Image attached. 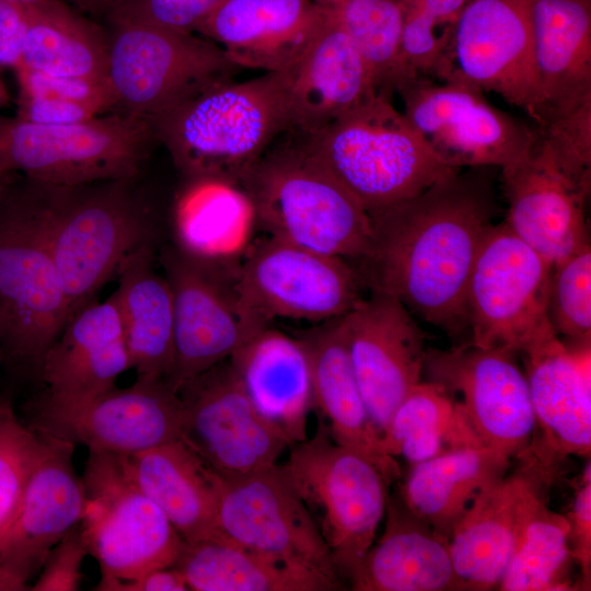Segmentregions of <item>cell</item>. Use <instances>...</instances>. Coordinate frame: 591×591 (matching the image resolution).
Instances as JSON below:
<instances>
[{"instance_id":"52","label":"cell","mask_w":591,"mask_h":591,"mask_svg":"<svg viewBox=\"0 0 591 591\" xmlns=\"http://www.w3.org/2000/svg\"><path fill=\"white\" fill-rule=\"evenodd\" d=\"M26 590L22 584H20L15 579H13L0 564V591H18Z\"/></svg>"},{"instance_id":"51","label":"cell","mask_w":591,"mask_h":591,"mask_svg":"<svg viewBox=\"0 0 591 591\" xmlns=\"http://www.w3.org/2000/svg\"><path fill=\"white\" fill-rule=\"evenodd\" d=\"M78 8L96 16H106L123 0H73Z\"/></svg>"},{"instance_id":"4","label":"cell","mask_w":591,"mask_h":591,"mask_svg":"<svg viewBox=\"0 0 591 591\" xmlns=\"http://www.w3.org/2000/svg\"><path fill=\"white\" fill-rule=\"evenodd\" d=\"M240 187L269 236L348 260L370 254L369 213L309 152L300 134L280 136Z\"/></svg>"},{"instance_id":"40","label":"cell","mask_w":591,"mask_h":591,"mask_svg":"<svg viewBox=\"0 0 591 591\" xmlns=\"http://www.w3.org/2000/svg\"><path fill=\"white\" fill-rule=\"evenodd\" d=\"M186 179L175 204V245L196 256H221L218 233L239 229L254 217L251 201L239 185L213 178Z\"/></svg>"},{"instance_id":"42","label":"cell","mask_w":591,"mask_h":591,"mask_svg":"<svg viewBox=\"0 0 591 591\" xmlns=\"http://www.w3.org/2000/svg\"><path fill=\"white\" fill-rule=\"evenodd\" d=\"M546 309L549 324L558 337L571 344H590V244L552 266Z\"/></svg>"},{"instance_id":"31","label":"cell","mask_w":591,"mask_h":591,"mask_svg":"<svg viewBox=\"0 0 591 591\" xmlns=\"http://www.w3.org/2000/svg\"><path fill=\"white\" fill-rule=\"evenodd\" d=\"M296 337L306 355L314 407L332 439L398 466L385 453L382 436L361 396L348 354L344 314L315 323Z\"/></svg>"},{"instance_id":"18","label":"cell","mask_w":591,"mask_h":591,"mask_svg":"<svg viewBox=\"0 0 591 591\" xmlns=\"http://www.w3.org/2000/svg\"><path fill=\"white\" fill-rule=\"evenodd\" d=\"M434 74L494 92L532 117L540 86L531 0H470Z\"/></svg>"},{"instance_id":"25","label":"cell","mask_w":591,"mask_h":591,"mask_svg":"<svg viewBox=\"0 0 591 591\" xmlns=\"http://www.w3.org/2000/svg\"><path fill=\"white\" fill-rule=\"evenodd\" d=\"M322 21L313 0H222L198 26L242 69L286 74Z\"/></svg>"},{"instance_id":"37","label":"cell","mask_w":591,"mask_h":591,"mask_svg":"<svg viewBox=\"0 0 591 591\" xmlns=\"http://www.w3.org/2000/svg\"><path fill=\"white\" fill-rule=\"evenodd\" d=\"M387 455L403 456L410 465L447 451L483 447L460 406L440 384L420 381L393 413L383 433Z\"/></svg>"},{"instance_id":"30","label":"cell","mask_w":591,"mask_h":591,"mask_svg":"<svg viewBox=\"0 0 591 591\" xmlns=\"http://www.w3.org/2000/svg\"><path fill=\"white\" fill-rule=\"evenodd\" d=\"M540 100L531 119L591 104V0H531Z\"/></svg>"},{"instance_id":"2","label":"cell","mask_w":591,"mask_h":591,"mask_svg":"<svg viewBox=\"0 0 591 591\" xmlns=\"http://www.w3.org/2000/svg\"><path fill=\"white\" fill-rule=\"evenodd\" d=\"M131 182L59 185L25 178L18 185L60 276L70 318L134 254L153 244L150 212Z\"/></svg>"},{"instance_id":"54","label":"cell","mask_w":591,"mask_h":591,"mask_svg":"<svg viewBox=\"0 0 591 591\" xmlns=\"http://www.w3.org/2000/svg\"><path fill=\"white\" fill-rule=\"evenodd\" d=\"M10 102L9 93L0 79V109L5 107Z\"/></svg>"},{"instance_id":"29","label":"cell","mask_w":591,"mask_h":591,"mask_svg":"<svg viewBox=\"0 0 591 591\" xmlns=\"http://www.w3.org/2000/svg\"><path fill=\"white\" fill-rule=\"evenodd\" d=\"M123 456L134 482L184 542L222 538L217 515L223 478L183 439Z\"/></svg>"},{"instance_id":"45","label":"cell","mask_w":591,"mask_h":591,"mask_svg":"<svg viewBox=\"0 0 591 591\" xmlns=\"http://www.w3.org/2000/svg\"><path fill=\"white\" fill-rule=\"evenodd\" d=\"M14 71L19 82V93L95 104L111 113L113 100L105 81L48 74L23 66Z\"/></svg>"},{"instance_id":"6","label":"cell","mask_w":591,"mask_h":591,"mask_svg":"<svg viewBox=\"0 0 591 591\" xmlns=\"http://www.w3.org/2000/svg\"><path fill=\"white\" fill-rule=\"evenodd\" d=\"M326 542L343 581L375 541L399 467L338 444L318 421L280 465Z\"/></svg>"},{"instance_id":"21","label":"cell","mask_w":591,"mask_h":591,"mask_svg":"<svg viewBox=\"0 0 591 591\" xmlns=\"http://www.w3.org/2000/svg\"><path fill=\"white\" fill-rule=\"evenodd\" d=\"M344 327L361 396L383 437L397 406L421 381L424 336L397 299L376 291L344 314Z\"/></svg>"},{"instance_id":"50","label":"cell","mask_w":591,"mask_h":591,"mask_svg":"<svg viewBox=\"0 0 591 591\" xmlns=\"http://www.w3.org/2000/svg\"><path fill=\"white\" fill-rule=\"evenodd\" d=\"M94 590L101 591H187V582L174 566L151 570L129 581L100 579Z\"/></svg>"},{"instance_id":"23","label":"cell","mask_w":591,"mask_h":591,"mask_svg":"<svg viewBox=\"0 0 591 591\" xmlns=\"http://www.w3.org/2000/svg\"><path fill=\"white\" fill-rule=\"evenodd\" d=\"M501 178L505 223L552 265L590 244L584 210L590 187L568 174L540 138L501 169Z\"/></svg>"},{"instance_id":"1","label":"cell","mask_w":591,"mask_h":591,"mask_svg":"<svg viewBox=\"0 0 591 591\" xmlns=\"http://www.w3.org/2000/svg\"><path fill=\"white\" fill-rule=\"evenodd\" d=\"M493 210L486 178L457 171L410 199L369 213L372 246L358 268L366 287L455 334L466 326L467 283Z\"/></svg>"},{"instance_id":"48","label":"cell","mask_w":591,"mask_h":591,"mask_svg":"<svg viewBox=\"0 0 591 591\" xmlns=\"http://www.w3.org/2000/svg\"><path fill=\"white\" fill-rule=\"evenodd\" d=\"M99 105L19 93L16 117L43 125L77 124L104 115Z\"/></svg>"},{"instance_id":"44","label":"cell","mask_w":591,"mask_h":591,"mask_svg":"<svg viewBox=\"0 0 591 591\" xmlns=\"http://www.w3.org/2000/svg\"><path fill=\"white\" fill-rule=\"evenodd\" d=\"M222 0H123L105 18L109 24H140L196 33Z\"/></svg>"},{"instance_id":"41","label":"cell","mask_w":591,"mask_h":591,"mask_svg":"<svg viewBox=\"0 0 591 591\" xmlns=\"http://www.w3.org/2000/svg\"><path fill=\"white\" fill-rule=\"evenodd\" d=\"M470 0H404L401 33L403 82L434 74L453 27Z\"/></svg>"},{"instance_id":"8","label":"cell","mask_w":591,"mask_h":591,"mask_svg":"<svg viewBox=\"0 0 591 591\" xmlns=\"http://www.w3.org/2000/svg\"><path fill=\"white\" fill-rule=\"evenodd\" d=\"M155 142L151 121L117 113L68 125L0 116V170L59 185L135 179Z\"/></svg>"},{"instance_id":"3","label":"cell","mask_w":591,"mask_h":591,"mask_svg":"<svg viewBox=\"0 0 591 591\" xmlns=\"http://www.w3.org/2000/svg\"><path fill=\"white\" fill-rule=\"evenodd\" d=\"M151 123L158 142L186 178L240 186L271 144L291 130L285 78L264 72L216 84Z\"/></svg>"},{"instance_id":"53","label":"cell","mask_w":591,"mask_h":591,"mask_svg":"<svg viewBox=\"0 0 591 591\" xmlns=\"http://www.w3.org/2000/svg\"><path fill=\"white\" fill-rule=\"evenodd\" d=\"M13 174L15 173L4 172L0 170V200L10 187V185L14 182Z\"/></svg>"},{"instance_id":"27","label":"cell","mask_w":591,"mask_h":591,"mask_svg":"<svg viewBox=\"0 0 591 591\" xmlns=\"http://www.w3.org/2000/svg\"><path fill=\"white\" fill-rule=\"evenodd\" d=\"M385 525L347 580L354 591L459 590L448 540L389 497Z\"/></svg>"},{"instance_id":"43","label":"cell","mask_w":591,"mask_h":591,"mask_svg":"<svg viewBox=\"0 0 591 591\" xmlns=\"http://www.w3.org/2000/svg\"><path fill=\"white\" fill-rule=\"evenodd\" d=\"M45 445L46 438L0 397V535L14 515Z\"/></svg>"},{"instance_id":"13","label":"cell","mask_w":591,"mask_h":591,"mask_svg":"<svg viewBox=\"0 0 591 591\" xmlns=\"http://www.w3.org/2000/svg\"><path fill=\"white\" fill-rule=\"evenodd\" d=\"M396 92L407 119L452 169L501 170L529 153L537 141L534 126L491 105L480 89L464 81L436 83L415 76Z\"/></svg>"},{"instance_id":"14","label":"cell","mask_w":591,"mask_h":591,"mask_svg":"<svg viewBox=\"0 0 591 591\" xmlns=\"http://www.w3.org/2000/svg\"><path fill=\"white\" fill-rule=\"evenodd\" d=\"M176 392L182 404L181 439L223 478L273 467L291 447L257 410L229 358Z\"/></svg>"},{"instance_id":"39","label":"cell","mask_w":591,"mask_h":591,"mask_svg":"<svg viewBox=\"0 0 591 591\" xmlns=\"http://www.w3.org/2000/svg\"><path fill=\"white\" fill-rule=\"evenodd\" d=\"M567 517L541 500L526 522L498 584L501 591L572 590Z\"/></svg>"},{"instance_id":"56","label":"cell","mask_w":591,"mask_h":591,"mask_svg":"<svg viewBox=\"0 0 591 591\" xmlns=\"http://www.w3.org/2000/svg\"><path fill=\"white\" fill-rule=\"evenodd\" d=\"M2 171V170H1Z\"/></svg>"},{"instance_id":"17","label":"cell","mask_w":591,"mask_h":591,"mask_svg":"<svg viewBox=\"0 0 591 591\" xmlns=\"http://www.w3.org/2000/svg\"><path fill=\"white\" fill-rule=\"evenodd\" d=\"M30 426L89 451L128 455L181 438L182 404L165 382L136 379L128 387L83 398L44 394Z\"/></svg>"},{"instance_id":"7","label":"cell","mask_w":591,"mask_h":591,"mask_svg":"<svg viewBox=\"0 0 591 591\" xmlns=\"http://www.w3.org/2000/svg\"><path fill=\"white\" fill-rule=\"evenodd\" d=\"M111 113L149 121L202 91L233 80L242 68L196 34L140 24H109Z\"/></svg>"},{"instance_id":"15","label":"cell","mask_w":591,"mask_h":591,"mask_svg":"<svg viewBox=\"0 0 591 591\" xmlns=\"http://www.w3.org/2000/svg\"><path fill=\"white\" fill-rule=\"evenodd\" d=\"M241 287L251 313L269 326L275 318L315 324L340 316L364 298L366 283L348 259L268 236L241 259Z\"/></svg>"},{"instance_id":"28","label":"cell","mask_w":591,"mask_h":591,"mask_svg":"<svg viewBox=\"0 0 591 591\" xmlns=\"http://www.w3.org/2000/svg\"><path fill=\"white\" fill-rule=\"evenodd\" d=\"M130 369L115 292L103 302L79 310L48 349L39 367L47 393L58 398H83L115 386Z\"/></svg>"},{"instance_id":"19","label":"cell","mask_w":591,"mask_h":591,"mask_svg":"<svg viewBox=\"0 0 591 591\" xmlns=\"http://www.w3.org/2000/svg\"><path fill=\"white\" fill-rule=\"evenodd\" d=\"M424 373L451 394L483 447L510 460L530 447L536 422L528 379L514 354L471 341L431 349Z\"/></svg>"},{"instance_id":"46","label":"cell","mask_w":591,"mask_h":591,"mask_svg":"<svg viewBox=\"0 0 591 591\" xmlns=\"http://www.w3.org/2000/svg\"><path fill=\"white\" fill-rule=\"evenodd\" d=\"M89 555L80 524L71 529L49 552L33 591H77L83 579L81 571L84 557Z\"/></svg>"},{"instance_id":"49","label":"cell","mask_w":591,"mask_h":591,"mask_svg":"<svg viewBox=\"0 0 591 591\" xmlns=\"http://www.w3.org/2000/svg\"><path fill=\"white\" fill-rule=\"evenodd\" d=\"M26 30L27 2L0 0V67L21 65Z\"/></svg>"},{"instance_id":"55","label":"cell","mask_w":591,"mask_h":591,"mask_svg":"<svg viewBox=\"0 0 591 591\" xmlns=\"http://www.w3.org/2000/svg\"><path fill=\"white\" fill-rule=\"evenodd\" d=\"M13 1H19V2H35V1H39V0H13Z\"/></svg>"},{"instance_id":"22","label":"cell","mask_w":591,"mask_h":591,"mask_svg":"<svg viewBox=\"0 0 591 591\" xmlns=\"http://www.w3.org/2000/svg\"><path fill=\"white\" fill-rule=\"evenodd\" d=\"M522 355L536 422L524 452L556 472L568 455L590 457V344L553 335Z\"/></svg>"},{"instance_id":"5","label":"cell","mask_w":591,"mask_h":591,"mask_svg":"<svg viewBox=\"0 0 591 591\" xmlns=\"http://www.w3.org/2000/svg\"><path fill=\"white\" fill-rule=\"evenodd\" d=\"M300 135L309 152L368 213L410 199L461 171L445 164L382 93L324 129Z\"/></svg>"},{"instance_id":"26","label":"cell","mask_w":591,"mask_h":591,"mask_svg":"<svg viewBox=\"0 0 591 591\" xmlns=\"http://www.w3.org/2000/svg\"><path fill=\"white\" fill-rule=\"evenodd\" d=\"M321 13L322 21L308 48L282 74L291 131L306 136L324 129L378 93L354 40L334 20Z\"/></svg>"},{"instance_id":"38","label":"cell","mask_w":591,"mask_h":591,"mask_svg":"<svg viewBox=\"0 0 591 591\" xmlns=\"http://www.w3.org/2000/svg\"><path fill=\"white\" fill-rule=\"evenodd\" d=\"M354 40L378 93L387 96L403 81L401 33L404 0H313Z\"/></svg>"},{"instance_id":"33","label":"cell","mask_w":591,"mask_h":591,"mask_svg":"<svg viewBox=\"0 0 591 591\" xmlns=\"http://www.w3.org/2000/svg\"><path fill=\"white\" fill-rule=\"evenodd\" d=\"M153 260V244L140 248L121 268L114 292L130 369L138 380L166 383L174 361L173 299Z\"/></svg>"},{"instance_id":"12","label":"cell","mask_w":591,"mask_h":591,"mask_svg":"<svg viewBox=\"0 0 591 591\" xmlns=\"http://www.w3.org/2000/svg\"><path fill=\"white\" fill-rule=\"evenodd\" d=\"M552 266L505 221L493 224L477 253L465 294L471 343L515 355L556 335L546 309Z\"/></svg>"},{"instance_id":"32","label":"cell","mask_w":591,"mask_h":591,"mask_svg":"<svg viewBox=\"0 0 591 591\" xmlns=\"http://www.w3.org/2000/svg\"><path fill=\"white\" fill-rule=\"evenodd\" d=\"M229 359L257 410L291 445L308 439L314 403L306 355L298 338L268 326Z\"/></svg>"},{"instance_id":"16","label":"cell","mask_w":591,"mask_h":591,"mask_svg":"<svg viewBox=\"0 0 591 591\" xmlns=\"http://www.w3.org/2000/svg\"><path fill=\"white\" fill-rule=\"evenodd\" d=\"M217 523L222 538L346 589L313 517L279 464L223 478Z\"/></svg>"},{"instance_id":"35","label":"cell","mask_w":591,"mask_h":591,"mask_svg":"<svg viewBox=\"0 0 591 591\" xmlns=\"http://www.w3.org/2000/svg\"><path fill=\"white\" fill-rule=\"evenodd\" d=\"M192 591H336L306 570L224 538L186 543L176 560Z\"/></svg>"},{"instance_id":"11","label":"cell","mask_w":591,"mask_h":591,"mask_svg":"<svg viewBox=\"0 0 591 591\" xmlns=\"http://www.w3.org/2000/svg\"><path fill=\"white\" fill-rule=\"evenodd\" d=\"M82 483L80 530L102 578L129 581L175 565L185 542L134 482L123 455L89 451Z\"/></svg>"},{"instance_id":"34","label":"cell","mask_w":591,"mask_h":591,"mask_svg":"<svg viewBox=\"0 0 591 591\" xmlns=\"http://www.w3.org/2000/svg\"><path fill=\"white\" fill-rule=\"evenodd\" d=\"M509 457L486 447H464L412 465L399 490L406 507L449 541L475 497L505 475Z\"/></svg>"},{"instance_id":"10","label":"cell","mask_w":591,"mask_h":591,"mask_svg":"<svg viewBox=\"0 0 591 591\" xmlns=\"http://www.w3.org/2000/svg\"><path fill=\"white\" fill-rule=\"evenodd\" d=\"M70 308L60 276L18 185L0 200V350L9 361L39 370Z\"/></svg>"},{"instance_id":"24","label":"cell","mask_w":591,"mask_h":591,"mask_svg":"<svg viewBox=\"0 0 591 591\" xmlns=\"http://www.w3.org/2000/svg\"><path fill=\"white\" fill-rule=\"evenodd\" d=\"M43 436L45 450L0 535L1 567L25 589L51 548L80 524L85 505L82 478L72 461L74 444Z\"/></svg>"},{"instance_id":"36","label":"cell","mask_w":591,"mask_h":591,"mask_svg":"<svg viewBox=\"0 0 591 591\" xmlns=\"http://www.w3.org/2000/svg\"><path fill=\"white\" fill-rule=\"evenodd\" d=\"M20 66L48 74L107 82V35L59 0L27 2Z\"/></svg>"},{"instance_id":"47","label":"cell","mask_w":591,"mask_h":591,"mask_svg":"<svg viewBox=\"0 0 591 591\" xmlns=\"http://www.w3.org/2000/svg\"><path fill=\"white\" fill-rule=\"evenodd\" d=\"M567 517L568 541L573 561L579 566L581 586L589 590L591 580V465L583 468Z\"/></svg>"},{"instance_id":"9","label":"cell","mask_w":591,"mask_h":591,"mask_svg":"<svg viewBox=\"0 0 591 591\" xmlns=\"http://www.w3.org/2000/svg\"><path fill=\"white\" fill-rule=\"evenodd\" d=\"M160 260L174 313V361L166 384L176 392L268 326L245 304L241 259L196 256L174 244L163 250Z\"/></svg>"},{"instance_id":"20","label":"cell","mask_w":591,"mask_h":591,"mask_svg":"<svg viewBox=\"0 0 591 591\" xmlns=\"http://www.w3.org/2000/svg\"><path fill=\"white\" fill-rule=\"evenodd\" d=\"M518 466L475 497L449 537L459 590L498 587L522 531L556 476L535 457L522 453Z\"/></svg>"}]
</instances>
